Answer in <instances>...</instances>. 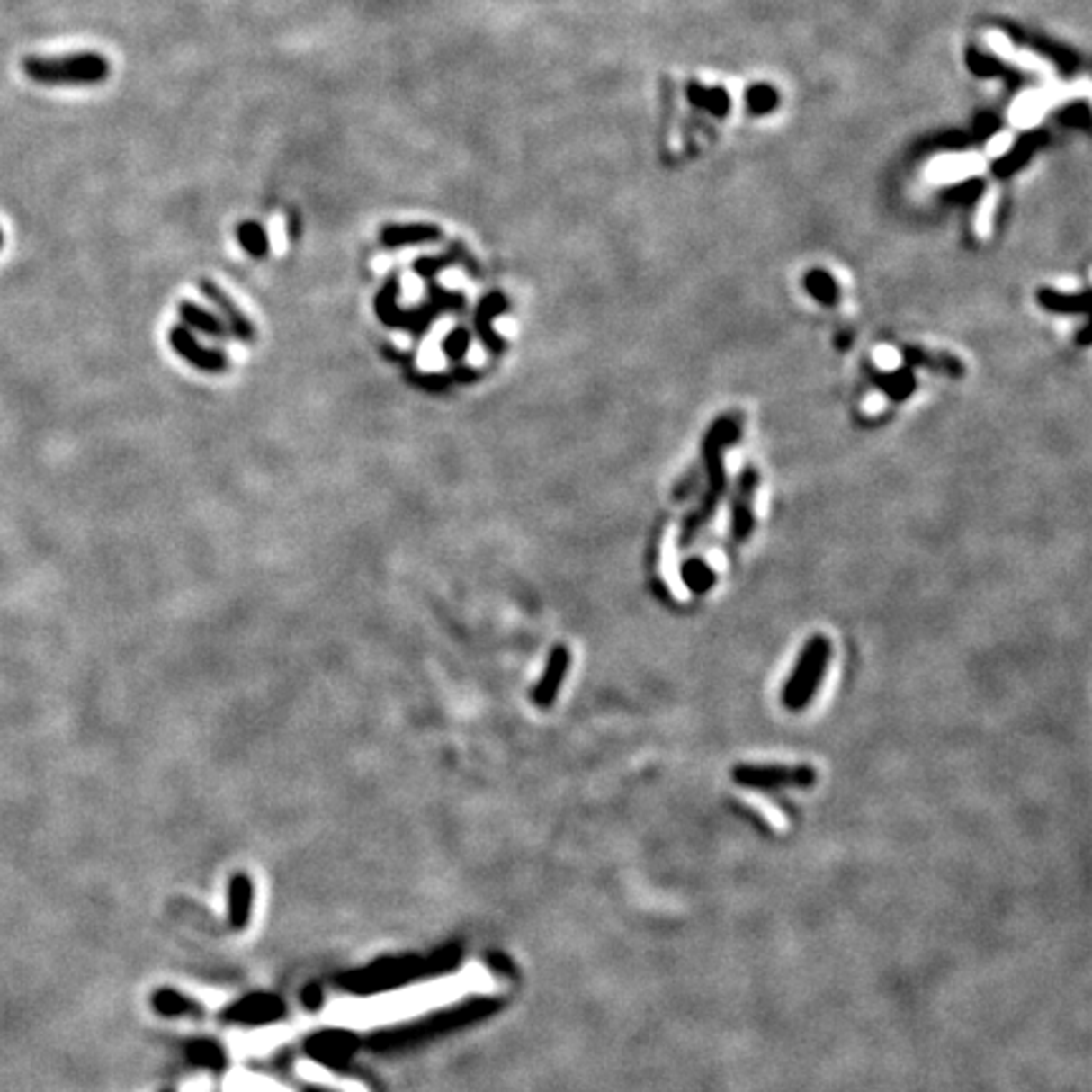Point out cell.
Here are the masks:
<instances>
[{
  "instance_id": "6da1fadb",
  "label": "cell",
  "mask_w": 1092,
  "mask_h": 1092,
  "mask_svg": "<svg viewBox=\"0 0 1092 1092\" xmlns=\"http://www.w3.org/2000/svg\"><path fill=\"white\" fill-rule=\"evenodd\" d=\"M741 438V423L733 415H723L719 417L711 430L703 438V470H706V491L701 496L698 506L685 514L683 526H680V549L691 546V542L701 533V529L706 526L708 519L716 514L721 498L726 496L729 488V479H726V466H723V451L731 448L736 440Z\"/></svg>"
},
{
  "instance_id": "7a4b0ae2",
  "label": "cell",
  "mask_w": 1092,
  "mask_h": 1092,
  "mask_svg": "<svg viewBox=\"0 0 1092 1092\" xmlns=\"http://www.w3.org/2000/svg\"><path fill=\"white\" fill-rule=\"evenodd\" d=\"M23 71L33 81L39 84H74V86H94L102 84L109 76V61L107 56L92 54H68V56H54V58H39V56H28L23 61Z\"/></svg>"
},
{
  "instance_id": "3957f363",
  "label": "cell",
  "mask_w": 1092,
  "mask_h": 1092,
  "mask_svg": "<svg viewBox=\"0 0 1092 1092\" xmlns=\"http://www.w3.org/2000/svg\"><path fill=\"white\" fill-rule=\"evenodd\" d=\"M829 658H832V642L825 635H814V638L804 642L800 658H797V666H794L792 676L786 678L784 688H782V706L786 711L800 713L812 703L822 680H825Z\"/></svg>"
},
{
  "instance_id": "277c9868",
  "label": "cell",
  "mask_w": 1092,
  "mask_h": 1092,
  "mask_svg": "<svg viewBox=\"0 0 1092 1092\" xmlns=\"http://www.w3.org/2000/svg\"><path fill=\"white\" fill-rule=\"evenodd\" d=\"M398 281H400L398 279V273H392V276L387 279L382 291L377 293V299H374V311H377L380 321L387 324V327L407 329V332H413L415 336H420L423 332H427V327H430V321H433L438 309L427 301L425 307L413 309V311H402V309L398 307V291H400V283H398Z\"/></svg>"
},
{
  "instance_id": "5b68a950",
  "label": "cell",
  "mask_w": 1092,
  "mask_h": 1092,
  "mask_svg": "<svg viewBox=\"0 0 1092 1092\" xmlns=\"http://www.w3.org/2000/svg\"><path fill=\"white\" fill-rule=\"evenodd\" d=\"M756 491H759V470L748 466L741 470L731 501V533L736 542H748L756 526Z\"/></svg>"
},
{
  "instance_id": "8992f818",
  "label": "cell",
  "mask_w": 1092,
  "mask_h": 1092,
  "mask_svg": "<svg viewBox=\"0 0 1092 1092\" xmlns=\"http://www.w3.org/2000/svg\"><path fill=\"white\" fill-rule=\"evenodd\" d=\"M733 779L744 786L772 789L782 784H812V766H736Z\"/></svg>"
},
{
  "instance_id": "52a82bcc",
  "label": "cell",
  "mask_w": 1092,
  "mask_h": 1092,
  "mask_svg": "<svg viewBox=\"0 0 1092 1092\" xmlns=\"http://www.w3.org/2000/svg\"><path fill=\"white\" fill-rule=\"evenodd\" d=\"M569 666H572V650H569L567 645H554L549 658H546V667L544 673H542V678L533 685L532 695L536 706H554V701H557V695H559L561 691V683H564L567 673H569Z\"/></svg>"
},
{
  "instance_id": "ba28073f",
  "label": "cell",
  "mask_w": 1092,
  "mask_h": 1092,
  "mask_svg": "<svg viewBox=\"0 0 1092 1092\" xmlns=\"http://www.w3.org/2000/svg\"><path fill=\"white\" fill-rule=\"evenodd\" d=\"M170 345L195 370H202V372H226L228 370L226 354L218 352V349H208V346L198 345V339L187 332V327H183V324H177L170 332Z\"/></svg>"
},
{
  "instance_id": "9c48e42d",
  "label": "cell",
  "mask_w": 1092,
  "mask_h": 1092,
  "mask_svg": "<svg viewBox=\"0 0 1092 1092\" xmlns=\"http://www.w3.org/2000/svg\"><path fill=\"white\" fill-rule=\"evenodd\" d=\"M198 289H201V293H205L210 301H213L215 307L220 309V314H223V321H226L228 332L236 334L240 342H254L255 339V329L254 324H251V319L240 311L238 307H236V301L228 296L218 283H213L210 279H201L198 281Z\"/></svg>"
},
{
  "instance_id": "30bf717a",
  "label": "cell",
  "mask_w": 1092,
  "mask_h": 1092,
  "mask_svg": "<svg viewBox=\"0 0 1092 1092\" xmlns=\"http://www.w3.org/2000/svg\"><path fill=\"white\" fill-rule=\"evenodd\" d=\"M443 238V228L435 223H389L380 230L382 248H410Z\"/></svg>"
},
{
  "instance_id": "8fae6325",
  "label": "cell",
  "mask_w": 1092,
  "mask_h": 1092,
  "mask_svg": "<svg viewBox=\"0 0 1092 1092\" xmlns=\"http://www.w3.org/2000/svg\"><path fill=\"white\" fill-rule=\"evenodd\" d=\"M504 311H508V299L501 291L486 293V296L480 299L479 309H476V332H479L483 346H486L488 352H493V354H504V352H506V342L493 332L491 327L493 317H498V314H504Z\"/></svg>"
},
{
  "instance_id": "7c38bea8",
  "label": "cell",
  "mask_w": 1092,
  "mask_h": 1092,
  "mask_svg": "<svg viewBox=\"0 0 1092 1092\" xmlns=\"http://www.w3.org/2000/svg\"><path fill=\"white\" fill-rule=\"evenodd\" d=\"M900 357L906 362L908 370L923 367V370L946 374V377H963V362L959 357H953V354H948V352H931V349H923V346H903Z\"/></svg>"
},
{
  "instance_id": "4fadbf2b",
  "label": "cell",
  "mask_w": 1092,
  "mask_h": 1092,
  "mask_svg": "<svg viewBox=\"0 0 1092 1092\" xmlns=\"http://www.w3.org/2000/svg\"><path fill=\"white\" fill-rule=\"evenodd\" d=\"M177 317L183 319V327H192V329H198V332L202 334H210V336H218V339H226L228 334H230L228 332L226 321L218 319L213 311L198 307V304H192V301H180V304H177Z\"/></svg>"
},
{
  "instance_id": "5bb4252c",
  "label": "cell",
  "mask_w": 1092,
  "mask_h": 1092,
  "mask_svg": "<svg viewBox=\"0 0 1092 1092\" xmlns=\"http://www.w3.org/2000/svg\"><path fill=\"white\" fill-rule=\"evenodd\" d=\"M867 374H870V380L875 382V387L882 389V392H885V395L895 402L908 400V398L916 392V377H913V372H910L908 367L898 370V372H878V370H867Z\"/></svg>"
},
{
  "instance_id": "9a60e30c",
  "label": "cell",
  "mask_w": 1092,
  "mask_h": 1092,
  "mask_svg": "<svg viewBox=\"0 0 1092 1092\" xmlns=\"http://www.w3.org/2000/svg\"><path fill=\"white\" fill-rule=\"evenodd\" d=\"M1037 301L1042 309L1052 311V314H1088L1090 309V299L1088 293H1062L1057 289H1039Z\"/></svg>"
},
{
  "instance_id": "2e32d148",
  "label": "cell",
  "mask_w": 1092,
  "mask_h": 1092,
  "mask_svg": "<svg viewBox=\"0 0 1092 1092\" xmlns=\"http://www.w3.org/2000/svg\"><path fill=\"white\" fill-rule=\"evenodd\" d=\"M236 238H238L240 248L251 255V258H266L268 251H271L266 228L261 226L258 220H243V223H238V228H236Z\"/></svg>"
},
{
  "instance_id": "e0dca14e",
  "label": "cell",
  "mask_w": 1092,
  "mask_h": 1092,
  "mask_svg": "<svg viewBox=\"0 0 1092 1092\" xmlns=\"http://www.w3.org/2000/svg\"><path fill=\"white\" fill-rule=\"evenodd\" d=\"M976 167H979V160H973V157H944L933 165L931 175L938 183H948V180L956 183L961 177L971 175Z\"/></svg>"
},
{
  "instance_id": "ac0fdd59",
  "label": "cell",
  "mask_w": 1092,
  "mask_h": 1092,
  "mask_svg": "<svg viewBox=\"0 0 1092 1092\" xmlns=\"http://www.w3.org/2000/svg\"><path fill=\"white\" fill-rule=\"evenodd\" d=\"M804 289L812 293L819 304H825V307H835V304H837L839 289H837V283H835V279H832L827 271H812V273H807V279H804Z\"/></svg>"
},
{
  "instance_id": "d6986e66",
  "label": "cell",
  "mask_w": 1092,
  "mask_h": 1092,
  "mask_svg": "<svg viewBox=\"0 0 1092 1092\" xmlns=\"http://www.w3.org/2000/svg\"><path fill=\"white\" fill-rule=\"evenodd\" d=\"M683 582L688 585L691 592L703 595V592H711V586L716 585V574L703 559H688L683 564Z\"/></svg>"
},
{
  "instance_id": "ffe728a7",
  "label": "cell",
  "mask_w": 1092,
  "mask_h": 1092,
  "mask_svg": "<svg viewBox=\"0 0 1092 1092\" xmlns=\"http://www.w3.org/2000/svg\"><path fill=\"white\" fill-rule=\"evenodd\" d=\"M251 900H254V891H251L248 878H236L233 891H230V916H233L236 926H243L248 920Z\"/></svg>"
},
{
  "instance_id": "44dd1931",
  "label": "cell",
  "mask_w": 1092,
  "mask_h": 1092,
  "mask_svg": "<svg viewBox=\"0 0 1092 1092\" xmlns=\"http://www.w3.org/2000/svg\"><path fill=\"white\" fill-rule=\"evenodd\" d=\"M468 346H470V334H468L463 327L453 329V332L443 339V352H445V354H448V357H451L453 362H461L463 357H466Z\"/></svg>"
},
{
  "instance_id": "7402d4cb",
  "label": "cell",
  "mask_w": 1092,
  "mask_h": 1092,
  "mask_svg": "<svg viewBox=\"0 0 1092 1092\" xmlns=\"http://www.w3.org/2000/svg\"><path fill=\"white\" fill-rule=\"evenodd\" d=\"M1042 104H1044V99H1042V96H1037V94H1029V96H1025V99L1016 104V109H1014V117H1016L1019 121L1037 120L1039 112H1042Z\"/></svg>"
},
{
  "instance_id": "603a6c76",
  "label": "cell",
  "mask_w": 1092,
  "mask_h": 1092,
  "mask_svg": "<svg viewBox=\"0 0 1092 1092\" xmlns=\"http://www.w3.org/2000/svg\"><path fill=\"white\" fill-rule=\"evenodd\" d=\"M774 102H776V96H774V92L769 89V86H754L751 92H748V107L754 109V112H769V109H774Z\"/></svg>"
},
{
  "instance_id": "cb8c5ba5",
  "label": "cell",
  "mask_w": 1092,
  "mask_h": 1092,
  "mask_svg": "<svg viewBox=\"0 0 1092 1092\" xmlns=\"http://www.w3.org/2000/svg\"><path fill=\"white\" fill-rule=\"evenodd\" d=\"M1088 332H1090V324H1082V329H1079V334H1078V345L1079 346L1090 345V336H1088Z\"/></svg>"
}]
</instances>
